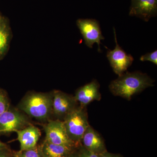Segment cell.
<instances>
[{
  "label": "cell",
  "mask_w": 157,
  "mask_h": 157,
  "mask_svg": "<svg viewBox=\"0 0 157 157\" xmlns=\"http://www.w3.org/2000/svg\"><path fill=\"white\" fill-rule=\"evenodd\" d=\"M154 82L145 73L138 71L132 73L128 72L111 82L109 89L113 95L130 101L134 95L154 86Z\"/></svg>",
  "instance_id": "cell-1"
},
{
  "label": "cell",
  "mask_w": 157,
  "mask_h": 157,
  "mask_svg": "<svg viewBox=\"0 0 157 157\" xmlns=\"http://www.w3.org/2000/svg\"><path fill=\"white\" fill-rule=\"evenodd\" d=\"M52 94L29 93L18 105V109L29 117L41 121L49 120L52 113Z\"/></svg>",
  "instance_id": "cell-2"
},
{
  "label": "cell",
  "mask_w": 157,
  "mask_h": 157,
  "mask_svg": "<svg viewBox=\"0 0 157 157\" xmlns=\"http://www.w3.org/2000/svg\"><path fill=\"white\" fill-rule=\"evenodd\" d=\"M63 122L70 140L77 146H80L85 132L90 126L86 107H76L65 117Z\"/></svg>",
  "instance_id": "cell-3"
},
{
  "label": "cell",
  "mask_w": 157,
  "mask_h": 157,
  "mask_svg": "<svg viewBox=\"0 0 157 157\" xmlns=\"http://www.w3.org/2000/svg\"><path fill=\"white\" fill-rule=\"evenodd\" d=\"M31 124L29 117L18 108L10 106L0 115V134L16 132Z\"/></svg>",
  "instance_id": "cell-4"
},
{
  "label": "cell",
  "mask_w": 157,
  "mask_h": 157,
  "mask_svg": "<svg viewBox=\"0 0 157 157\" xmlns=\"http://www.w3.org/2000/svg\"><path fill=\"white\" fill-rule=\"evenodd\" d=\"M45 134V140L51 143L77 148V146L72 141L67 133L63 121L56 119L49 120L44 126Z\"/></svg>",
  "instance_id": "cell-5"
},
{
  "label": "cell",
  "mask_w": 157,
  "mask_h": 157,
  "mask_svg": "<svg viewBox=\"0 0 157 157\" xmlns=\"http://www.w3.org/2000/svg\"><path fill=\"white\" fill-rule=\"evenodd\" d=\"M76 24L83 37L86 45L92 48L94 44L97 43L98 52H101V41L105 38L102 35L98 21L94 19H78Z\"/></svg>",
  "instance_id": "cell-6"
},
{
  "label": "cell",
  "mask_w": 157,
  "mask_h": 157,
  "mask_svg": "<svg viewBox=\"0 0 157 157\" xmlns=\"http://www.w3.org/2000/svg\"><path fill=\"white\" fill-rule=\"evenodd\" d=\"M116 46L113 50L107 51V57L113 72L121 76L127 71L132 65L134 58L131 55L127 54L118 44L115 29L113 28Z\"/></svg>",
  "instance_id": "cell-7"
},
{
  "label": "cell",
  "mask_w": 157,
  "mask_h": 157,
  "mask_svg": "<svg viewBox=\"0 0 157 157\" xmlns=\"http://www.w3.org/2000/svg\"><path fill=\"white\" fill-rule=\"evenodd\" d=\"M52 114L57 119L62 121L77 107L76 101L74 97L59 90L52 93Z\"/></svg>",
  "instance_id": "cell-8"
},
{
  "label": "cell",
  "mask_w": 157,
  "mask_h": 157,
  "mask_svg": "<svg viewBox=\"0 0 157 157\" xmlns=\"http://www.w3.org/2000/svg\"><path fill=\"white\" fill-rule=\"evenodd\" d=\"M157 14V0H132L129 15L148 21Z\"/></svg>",
  "instance_id": "cell-9"
},
{
  "label": "cell",
  "mask_w": 157,
  "mask_h": 157,
  "mask_svg": "<svg viewBox=\"0 0 157 157\" xmlns=\"http://www.w3.org/2000/svg\"><path fill=\"white\" fill-rule=\"evenodd\" d=\"M100 84L97 80H93L90 83L81 86L76 90L74 97L79 106L86 107L94 101L101 100Z\"/></svg>",
  "instance_id": "cell-10"
},
{
  "label": "cell",
  "mask_w": 157,
  "mask_h": 157,
  "mask_svg": "<svg viewBox=\"0 0 157 157\" xmlns=\"http://www.w3.org/2000/svg\"><path fill=\"white\" fill-rule=\"evenodd\" d=\"M17 140L20 144V150H25L33 148L38 145L41 133L37 127L30 125L16 132Z\"/></svg>",
  "instance_id": "cell-11"
},
{
  "label": "cell",
  "mask_w": 157,
  "mask_h": 157,
  "mask_svg": "<svg viewBox=\"0 0 157 157\" xmlns=\"http://www.w3.org/2000/svg\"><path fill=\"white\" fill-rule=\"evenodd\" d=\"M81 144L88 150L98 155L107 151L102 137L90 125L83 135Z\"/></svg>",
  "instance_id": "cell-12"
},
{
  "label": "cell",
  "mask_w": 157,
  "mask_h": 157,
  "mask_svg": "<svg viewBox=\"0 0 157 157\" xmlns=\"http://www.w3.org/2000/svg\"><path fill=\"white\" fill-rule=\"evenodd\" d=\"M42 157H68L76 148L51 143L45 140L40 145Z\"/></svg>",
  "instance_id": "cell-13"
},
{
  "label": "cell",
  "mask_w": 157,
  "mask_h": 157,
  "mask_svg": "<svg viewBox=\"0 0 157 157\" xmlns=\"http://www.w3.org/2000/svg\"><path fill=\"white\" fill-rule=\"evenodd\" d=\"M12 154L13 157H42L40 145L25 150L12 151Z\"/></svg>",
  "instance_id": "cell-14"
},
{
  "label": "cell",
  "mask_w": 157,
  "mask_h": 157,
  "mask_svg": "<svg viewBox=\"0 0 157 157\" xmlns=\"http://www.w3.org/2000/svg\"><path fill=\"white\" fill-rule=\"evenodd\" d=\"M9 35L5 24L0 26V56L5 52L9 45Z\"/></svg>",
  "instance_id": "cell-15"
},
{
  "label": "cell",
  "mask_w": 157,
  "mask_h": 157,
  "mask_svg": "<svg viewBox=\"0 0 157 157\" xmlns=\"http://www.w3.org/2000/svg\"><path fill=\"white\" fill-rule=\"evenodd\" d=\"M10 106V101L7 93L0 89V115L8 110Z\"/></svg>",
  "instance_id": "cell-16"
},
{
  "label": "cell",
  "mask_w": 157,
  "mask_h": 157,
  "mask_svg": "<svg viewBox=\"0 0 157 157\" xmlns=\"http://www.w3.org/2000/svg\"><path fill=\"white\" fill-rule=\"evenodd\" d=\"M78 148L79 149L77 152L78 157H100V155L88 150L83 147L82 144L78 147Z\"/></svg>",
  "instance_id": "cell-17"
},
{
  "label": "cell",
  "mask_w": 157,
  "mask_h": 157,
  "mask_svg": "<svg viewBox=\"0 0 157 157\" xmlns=\"http://www.w3.org/2000/svg\"><path fill=\"white\" fill-rule=\"evenodd\" d=\"M140 60L141 61H148L157 65V51L155 50L153 52L147 53L140 57Z\"/></svg>",
  "instance_id": "cell-18"
},
{
  "label": "cell",
  "mask_w": 157,
  "mask_h": 157,
  "mask_svg": "<svg viewBox=\"0 0 157 157\" xmlns=\"http://www.w3.org/2000/svg\"><path fill=\"white\" fill-rule=\"evenodd\" d=\"M0 157H13L12 151L9 147L0 150Z\"/></svg>",
  "instance_id": "cell-19"
},
{
  "label": "cell",
  "mask_w": 157,
  "mask_h": 157,
  "mask_svg": "<svg viewBox=\"0 0 157 157\" xmlns=\"http://www.w3.org/2000/svg\"><path fill=\"white\" fill-rule=\"evenodd\" d=\"M100 157H122L121 155L108 152L107 151L100 155Z\"/></svg>",
  "instance_id": "cell-20"
},
{
  "label": "cell",
  "mask_w": 157,
  "mask_h": 157,
  "mask_svg": "<svg viewBox=\"0 0 157 157\" xmlns=\"http://www.w3.org/2000/svg\"><path fill=\"white\" fill-rule=\"evenodd\" d=\"M9 147L8 145L6 144L3 143L1 140H0V150L2 149L7 148Z\"/></svg>",
  "instance_id": "cell-21"
},
{
  "label": "cell",
  "mask_w": 157,
  "mask_h": 157,
  "mask_svg": "<svg viewBox=\"0 0 157 157\" xmlns=\"http://www.w3.org/2000/svg\"><path fill=\"white\" fill-rule=\"evenodd\" d=\"M68 157H78L77 155V152L76 151L73 152L71 155Z\"/></svg>",
  "instance_id": "cell-22"
},
{
  "label": "cell",
  "mask_w": 157,
  "mask_h": 157,
  "mask_svg": "<svg viewBox=\"0 0 157 157\" xmlns=\"http://www.w3.org/2000/svg\"><path fill=\"white\" fill-rule=\"evenodd\" d=\"M4 23V19L2 16L0 14V26L2 25Z\"/></svg>",
  "instance_id": "cell-23"
}]
</instances>
